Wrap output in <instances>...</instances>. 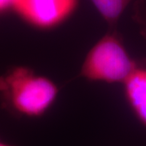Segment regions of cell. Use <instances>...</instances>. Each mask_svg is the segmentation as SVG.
Returning <instances> with one entry per match:
<instances>
[{"instance_id": "2", "label": "cell", "mask_w": 146, "mask_h": 146, "mask_svg": "<svg viewBox=\"0 0 146 146\" xmlns=\"http://www.w3.org/2000/svg\"><path fill=\"white\" fill-rule=\"evenodd\" d=\"M137 68L118 35L108 33L89 50L80 75L92 81L124 83Z\"/></svg>"}, {"instance_id": "6", "label": "cell", "mask_w": 146, "mask_h": 146, "mask_svg": "<svg viewBox=\"0 0 146 146\" xmlns=\"http://www.w3.org/2000/svg\"><path fill=\"white\" fill-rule=\"evenodd\" d=\"M134 20L141 29V33L146 36V2L142 0L137 3L134 8Z\"/></svg>"}, {"instance_id": "8", "label": "cell", "mask_w": 146, "mask_h": 146, "mask_svg": "<svg viewBox=\"0 0 146 146\" xmlns=\"http://www.w3.org/2000/svg\"><path fill=\"white\" fill-rule=\"evenodd\" d=\"M0 146H11L10 145H7V144H6V143H3V141H1L0 140Z\"/></svg>"}, {"instance_id": "3", "label": "cell", "mask_w": 146, "mask_h": 146, "mask_svg": "<svg viewBox=\"0 0 146 146\" xmlns=\"http://www.w3.org/2000/svg\"><path fill=\"white\" fill-rule=\"evenodd\" d=\"M77 5L78 0H15L12 10L32 26L50 29L68 19Z\"/></svg>"}, {"instance_id": "7", "label": "cell", "mask_w": 146, "mask_h": 146, "mask_svg": "<svg viewBox=\"0 0 146 146\" xmlns=\"http://www.w3.org/2000/svg\"><path fill=\"white\" fill-rule=\"evenodd\" d=\"M14 2L15 0H0V15L7 11L12 10Z\"/></svg>"}, {"instance_id": "5", "label": "cell", "mask_w": 146, "mask_h": 146, "mask_svg": "<svg viewBox=\"0 0 146 146\" xmlns=\"http://www.w3.org/2000/svg\"><path fill=\"white\" fill-rule=\"evenodd\" d=\"M91 2L105 21L114 26L131 0H91Z\"/></svg>"}, {"instance_id": "4", "label": "cell", "mask_w": 146, "mask_h": 146, "mask_svg": "<svg viewBox=\"0 0 146 146\" xmlns=\"http://www.w3.org/2000/svg\"><path fill=\"white\" fill-rule=\"evenodd\" d=\"M123 86L128 104L136 118L146 127V68H136Z\"/></svg>"}, {"instance_id": "1", "label": "cell", "mask_w": 146, "mask_h": 146, "mask_svg": "<svg viewBox=\"0 0 146 146\" xmlns=\"http://www.w3.org/2000/svg\"><path fill=\"white\" fill-rule=\"evenodd\" d=\"M58 94L52 80L25 67L11 68L0 76V96L4 104L11 111L26 117L44 115Z\"/></svg>"}]
</instances>
